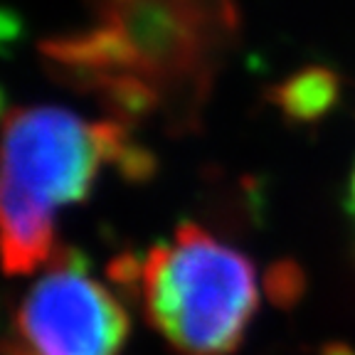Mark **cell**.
I'll return each instance as SVG.
<instances>
[{
	"label": "cell",
	"mask_w": 355,
	"mask_h": 355,
	"mask_svg": "<svg viewBox=\"0 0 355 355\" xmlns=\"http://www.w3.org/2000/svg\"><path fill=\"white\" fill-rule=\"evenodd\" d=\"M92 12L40 44L44 67L133 128H195L237 40L232 0H92Z\"/></svg>",
	"instance_id": "6da1fadb"
},
{
	"label": "cell",
	"mask_w": 355,
	"mask_h": 355,
	"mask_svg": "<svg viewBox=\"0 0 355 355\" xmlns=\"http://www.w3.org/2000/svg\"><path fill=\"white\" fill-rule=\"evenodd\" d=\"M153 171V153L119 119L50 104L12 109L0 131V269H44L62 252L57 212L92 198L109 173L141 180Z\"/></svg>",
	"instance_id": "7a4b0ae2"
},
{
	"label": "cell",
	"mask_w": 355,
	"mask_h": 355,
	"mask_svg": "<svg viewBox=\"0 0 355 355\" xmlns=\"http://www.w3.org/2000/svg\"><path fill=\"white\" fill-rule=\"evenodd\" d=\"M111 279L173 355H234L261 304L254 261L198 222L144 254L119 257Z\"/></svg>",
	"instance_id": "3957f363"
},
{
	"label": "cell",
	"mask_w": 355,
	"mask_h": 355,
	"mask_svg": "<svg viewBox=\"0 0 355 355\" xmlns=\"http://www.w3.org/2000/svg\"><path fill=\"white\" fill-rule=\"evenodd\" d=\"M10 326L22 355H121L131 336L121 294L67 250L20 296Z\"/></svg>",
	"instance_id": "277c9868"
},
{
	"label": "cell",
	"mask_w": 355,
	"mask_h": 355,
	"mask_svg": "<svg viewBox=\"0 0 355 355\" xmlns=\"http://www.w3.org/2000/svg\"><path fill=\"white\" fill-rule=\"evenodd\" d=\"M338 99V77L326 67H306L274 89V101L284 116L294 121H316Z\"/></svg>",
	"instance_id": "5b68a950"
},
{
	"label": "cell",
	"mask_w": 355,
	"mask_h": 355,
	"mask_svg": "<svg viewBox=\"0 0 355 355\" xmlns=\"http://www.w3.org/2000/svg\"><path fill=\"white\" fill-rule=\"evenodd\" d=\"M345 207H348V217L353 222L355 227V166H353V173L348 178V193H345Z\"/></svg>",
	"instance_id": "8992f818"
},
{
	"label": "cell",
	"mask_w": 355,
	"mask_h": 355,
	"mask_svg": "<svg viewBox=\"0 0 355 355\" xmlns=\"http://www.w3.org/2000/svg\"><path fill=\"white\" fill-rule=\"evenodd\" d=\"M0 355H22L8 338H0Z\"/></svg>",
	"instance_id": "52a82bcc"
},
{
	"label": "cell",
	"mask_w": 355,
	"mask_h": 355,
	"mask_svg": "<svg viewBox=\"0 0 355 355\" xmlns=\"http://www.w3.org/2000/svg\"><path fill=\"white\" fill-rule=\"evenodd\" d=\"M0 121H3V92H0Z\"/></svg>",
	"instance_id": "ba28073f"
}]
</instances>
